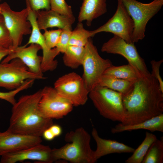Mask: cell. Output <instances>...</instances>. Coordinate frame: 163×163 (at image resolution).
<instances>
[{"mask_svg":"<svg viewBox=\"0 0 163 163\" xmlns=\"http://www.w3.org/2000/svg\"><path fill=\"white\" fill-rule=\"evenodd\" d=\"M125 117L121 124L132 125L163 114V92L151 74L135 81L131 91L123 96Z\"/></svg>","mask_w":163,"mask_h":163,"instance_id":"6da1fadb","label":"cell"},{"mask_svg":"<svg viewBox=\"0 0 163 163\" xmlns=\"http://www.w3.org/2000/svg\"><path fill=\"white\" fill-rule=\"evenodd\" d=\"M42 90L21 96L13 105L7 129L20 134L41 137L53 124V119L43 117L38 109Z\"/></svg>","mask_w":163,"mask_h":163,"instance_id":"7a4b0ae2","label":"cell"},{"mask_svg":"<svg viewBox=\"0 0 163 163\" xmlns=\"http://www.w3.org/2000/svg\"><path fill=\"white\" fill-rule=\"evenodd\" d=\"M91 139L90 134L82 127L67 132L64 140L68 143L59 148L52 149L55 162L62 159L73 163L96 162Z\"/></svg>","mask_w":163,"mask_h":163,"instance_id":"3957f363","label":"cell"},{"mask_svg":"<svg viewBox=\"0 0 163 163\" xmlns=\"http://www.w3.org/2000/svg\"><path fill=\"white\" fill-rule=\"evenodd\" d=\"M88 96L104 117L113 121H123L125 111L121 94L97 85L89 92Z\"/></svg>","mask_w":163,"mask_h":163,"instance_id":"277c9868","label":"cell"},{"mask_svg":"<svg viewBox=\"0 0 163 163\" xmlns=\"http://www.w3.org/2000/svg\"><path fill=\"white\" fill-rule=\"evenodd\" d=\"M121 0L134 23L132 42H137L145 37L147 24L161 9L163 0H153L148 3L136 0Z\"/></svg>","mask_w":163,"mask_h":163,"instance_id":"5b68a950","label":"cell"},{"mask_svg":"<svg viewBox=\"0 0 163 163\" xmlns=\"http://www.w3.org/2000/svg\"><path fill=\"white\" fill-rule=\"evenodd\" d=\"M85 48L82 64L83 69L82 78L90 92L98 85L105 70L112 64L110 60L104 59L100 56L91 37Z\"/></svg>","mask_w":163,"mask_h":163,"instance_id":"8992f818","label":"cell"},{"mask_svg":"<svg viewBox=\"0 0 163 163\" xmlns=\"http://www.w3.org/2000/svg\"><path fill=\"white\" fill-rule=\"evenodd\" d=\"M54 87L73 106L84 105L88 100L89 92L82 77L75 72H70L59 77L55 82Z\"/></svg>","mask_w":163,"mask_h":163,"instance_id":"52a82bcc","label":"cell"},{"mask_svg":"<svg viewBox=\"0 0 163 163\" xmlns=\"http://www.w3.org/2000/svg\"><path fill=\"white\" fill-rule=\"evenodd\" d=\"M0 14L3 16L13 41V49L20 46L23 37L31 34V25L28 20V10L26 8L19 11L12 10L6 2L0 4Z\"/></svg>","mask_w":163,"mask_h":163,"instance_id":"ba28073f","label":"cell"},{"mask_svg":"<svg viewBox=\"0 0 163 163\" xmlns=\"http://www.w3.org/2000/svg\"><path fill=\"white\" fill-rule=\"evenodd\" d=\"M44 78L30 72L19 59L0 63V87L12 90L18 88L27 79Z\"/></svg>","mask_w":163,"mask_h":163,"instance_id":"9c48e42d","label":"cell"},{"mask_svg":"<svg viewBox=\"0 0 163 163\" xmlns=\"http://www.w3.org/2000/svg\"><path fill=\"white\" fill-rule=\"evenodd\" d=\"M134 27L133 20L128 13L121 0H117L116 11L104 24L91 31L92 37L103 32L113 33L128 43H133L132 35Z\"/></svg>","mask_w":163,"mask_h":163,"instance_id":"30bf717a","label":"cell"},{"mask_svg":"<svg viewBox=\"0 0 163 163\" xmlns=\"http://www.w3.org/2000/svg\"><path fill=\"white\" fill-rule=\"evenodd\" d=\"M42 90V96L38 109L43 117L51 119L63 117L72 110L73 105L60 95L54 87L45 86Z\"/></svg>","mask_w":163,"mask_h":163,"instance_id":"8fae6325","label":"cell"},{"mask_svg":"<svg viewBox=\"0 0 163 163\" xmlns=\"http://www.w3.org/2000/svg\"><path fill=\"white\" fill-rule=\"evenodd\" d=\"M102 52L122 56L128 64L136 68L143 76L151 75L144 59L139 54L134 43H128L115 35L104 43L101 48Z\"/></svg>","mask_w":163,"mask_h":163,"instance_id":"7c38bea8","label":"cell"},{"mask_svg":"<svg viewBox=\"0 0 163 163\" xmlns=\"http://www.w3.org/2000/svg\"><path fill=\"white\" fill-rule=\"evenodd\" d=\"M25 2L26 8L28 10L27 19L31 24L32 31L28 41L23 46L26 47L31 43L40 45L43 53L41 63L42 72H44L53 70L58 65V62L55 58L59 53L55 47L50 49L46 46L43 34L41 33L37 24L35 11L31 8L28 0H25Z\"/></svg>","mask_w":163,"mask_h":163,"instance_id":"4fadbf2b","label":"cell"},{"mask_svg":"<svg viewBox=\"0 0 163 163\" xmlns=\"http://www.w3.org/2000/svg\"><path fill=\"white\" fill-rule=\"evenodd\" d=\"M36 160L40 162H55L52 149L41 143L28 148L8 153L1 156V163H15L25 160Z\"/></svg>","mask_w":163,"mask_h":163,"instance_id":"5bb4252c","label":"cell"},{"mask_svg":"<svg viewBox=\"0 0 163 163\" xmlns=\"http://www.w3.org/2000/svg\"><path fill=\"white\" fill-rule=\"evenodd\" d=\"M28 47L18 46L12 50L3 59L1 63L9 62L18 58L21 59L32 73L44 77L41 69L42 57L38 55L41 48L39 45L31 43Z\"/></svg>","mask_w":163,"mask_h":163,"instance_id":"9a60e30c","label":"cell"},{"mask_svg":"<svg viewBox=\"0 0 163 163\" xmlns=\"http://www.w3.org/2000/svg\"><path fill=\"white\" fill-rule=\"evenodd\" d=\"M41 137L23 135L7 129L0 132V156L41 143Z\"/></svg>","mask_w":163,"mask_h":163,"instance_id":"2e32d148","label":"cell"},{"mask_svg":"<svg viewBox=\"0 0 163 163\" xmlns=\"http://www.w3.org/2000/svg\"><path fill=\"white\" fill-rule=\"evenodd\" d=\"M35 11L37 24L40 30L56 27L62 30H72V26L75 21L73 15L61 14L50 9Z\"/></svg>","mask_w":163,"mask_h":163,"instance_id":"e0dca14e","label":"cell"},{"mask_svg":"<svg viewBox=\"0 0 163 163\" xmlns=\"http://www.w3.org/2000/svg\"><path fill=\"white\" fill-rule=\"evenodd\" d=\"M91 135L97 145L96 149L94 151V153L96 162L101 157L107 155L114 153H133L135 150L133 148L117 141L101 138L94 128L92 129Z\"/></svg>","mask_w":163,"mask_h":163,"instance_id":"ac0fdd59","label":"cell"},{"mask_svg":"<svg viewBox=\"0 0 163 163\" xmlns=\"http://www.w3.org/2000/svg\"><path fill=\"white\" fill-rule=\"evenodd\" d=\"M106 0H83L78 16L79 22L86 21L88 26L92 21L107 11Z\"/></svg>","mask_w":163,"mask_h":163,"instance_id":"d6986e66","label":"cell"},{"mask_svg":"<svg viewBox=\"0 0 163 163\" xmlns=\"http://www.w3.org/2000/svg\"><path fill=\"white\" fill-rule=\"evenodd\" d=\"M140 129L147 130L151 132H163V114L133 124L125 125L119 123L112 128L111 131L115 134Z\"/></svg>","mask_w":163,"mask_h":163,"instance_id":"ffe728a7","label":"cell"},{"mask_svg":"<svg viewBox=\"0 0 163 163\" xmlns=\"http://www.w3.org/2000/svg\"><path fill=\"white\" fill-rule=\"evenodd\" d=\"M103 74L131 82H135L143 76L129 64L119 66L112 65L105 70Z\"/></svg>","mask_w":163,"mask_h":163,"instance_id":"44dd1931","label":"cell"},{"mask_svg":"<svg viewBox=\"0 0 163 163\" xmlns=\"http://www.w3.org/2000/svg\"><path fill=\"white\" fill-rule=\"evenodd\" d=\"M134 82L103 74L98 85L119 92L124 96L131 91Z\"/></svg>","mask_w":163,"mask_h":163,"instance_id":"7402d4cb","label":"cell"},{"mask_svg":"<svg viewBox=\"0 0 163 163\" xmlns=\"http://www.w3.org/2000/svg\"><path fill=\"white\" fill-rule=\"evenodd\" d=\"M85 52V47L69 45L62 58L64 65L72 69L77 68L82 65Z\"/></svg>","mask_w":163,"mask_h":163,"instance_id":"603a6c76","label":"cell"},{"mask_svg":"<svg viewBox=\"0 0 163 163\" xmlns=\"http://www.w3.org/2000/svg\"><path fill=\"white\" fill-rule=\"evenodd\" d=\"M157 138L154 134L146 132L144 139L133 152V155L125 161L126 163H141L148 150Z\"/></svg>","mask_w":163,"mask_h":163,"instance_id":"cb8c5ba5","label":"cell"},{"mask_svg":"<svg viewBox=\"0 0 163 163\" xmlns=\"http://www.w3.org/2000/svg\"><path fill=\"white\" fill-rule=\"evenodd\" d=\"M163 163V137L157 139L151 145L142 163Z\"/></svg>","mask_w":163,"mask_h":163,"instance_id":"d4e9b609","label":"cell"},{"mask_svg":"<svg viewBox=\"0 0 163 163\" xmlns=\"http://www.w3.org/2000/svg\"><path fill=\"white\" fill-rule=\"evenodd\" d=\"M91 37V31L85 30L82 22H79L74 30L72 31L69 45L84 47Z\"/></svg>","mask_w":163,"mask_h":163,"instance_id":"484cf974","label":"cell"},{"mask_svg":"<svg viewBox=\"0 0 163 163\" xmlns=\"http://www.w3.org/2000/svg\"><path fill=\"white\" fill-rule=\"evenodd\" d=\"M34 80L27 79L18 88L7 92L0 91V99L4 100L12 105L16 102L15 99L16 95L19 93L30 88L33 85Z\"/></svg>","mask_w":163,"mask_h":163,"instance_id":"4316f807","label":"cell"},{"mask_svg":"<svg viewBox=\"0 0 163 163\" xmlns=\"http://www.w3.org/2000/svg\"><path fill=\"white\" fill-rule=\"evenodd\" d=\"M13 41L3 16L0 14V46L13 48Z\"/></svg>","mask_w":163,"mask_h":163,"instance_id":"83f0119b","label":"cell"},{"mask_svg":"<svg viewBox=\"0 0 163 163\" xmlns=\"http://www.w3.org/2000/svg\"><path fill=\"white\" fill-rule=\"evenodd\" d=\"M62 30H44L43 34L46 44L50 49H53L56 47L59 39Z\"/></svg>","mask_w":163,"mask_h":163,"instance_id":"f1b7e54d","label":"cell"},{"mask_svg":"<svg viewBox=\"0 0 163 163\" xmlns=\"http://www.w3.org/2000/svg\"><path fill=\"white\" fill-rule=\"evenodd\" d=\"M50 9L61 14L73 15L71 7L65 0H50Z\"/></svg>","mask_w":163,"mask_h":163,"instance_id":"f546056e","label":"cell"},{"mask_svg":"<svg viewBox=\"0 0 163 163\" xmlns=\"http://www.w3.org/2000/svg\"><path fill=\"white\" fill-rule=\"evenodd\" d=\"M72 30H62L59 42L55 47L59 52L64 53L69 45Z\"/></svg>","mask_w":163,"mask_h":163,"instance_id":"4dcf8cb0","label":"cell"},{"mask_svg":"<svg viewBox=\"0 0 163 163\" xmlns=\"http://www.w3.org/2000/svg\"><path fill=\"white\" fill-rule=\"evenodd\" d=\"M163 62V59L158 61L152 60L151 61L150 63L152 69L151 74L158 80L160 89L163 92V81L160 75L159 72L160 68Z\"/></svg>","mask_w":163,"mask_h":163,"instance_id":"1f68e13d","label":"cell"},{"mask_svg":"<svg viewBox=\"0 0 163 163\" xmlns=\"http://www.w3.org/2000/svg\"><path fill=\"white\" fill-rule=\"evenodd\" d=\"M33 10L37 11L45 9H50V0H28Z\"/></svg>","mask_w":163,"mask_h":163,"instance_id":"d6a6232c","label":"cell"},{"mask_svg":"<svg viewBox=\"0 0 163 163\" xmlns=\"http://www.w3.org/2000/svg\"><path fill=\"white\" fill-rule=\"evenodd\" d=\"M55 137L61 135L62 133V129L61 127L58 125H52L49 127Z\"/></svg>","mask_w":163,"mask_h":163,"instance_id":"836d02e7","label":"cell"},{"mask_svg":"<svg viewBox=\"0 0 163 163\" xmlns=\"http://www.w3.org/2000/svg\"><path fill=\"white\" fill-rule=\"evenodd\" d=\"M42 136L45 139L48 141L53 140L55 137L49 128L43 132Z\"/></svg>","mask_w":163,"mask_h":163,"instance_id":"e575fe53","label":"cell"},{"mask_svg":"<svg viewBox=\"0 0 163 163\" xmlns=\"http://www.w3.org/2000/svg\"><path fill=\"white\" fill-rule=\"evenodd\" d=\"M13 49V48H7L0 46V62L2 60L6 57Z\"/></svg>","mask_w":163,"mask_h":163,"instance_id":"d590c367","label":"cell"},{"mask_svg":"<svg viewBox=\"0 0 163 163\" xmlns=\"http://www.w3.org/2000/svg\"><path fill=\"white\" fill-rule=\"evenodd\" d=\"M1 0H0V2L1 1Z\"/></svg>","mask_w":163,"mask_h":163,"instance_id":"8d00e7d4","label":"cell"}]
</instances>
